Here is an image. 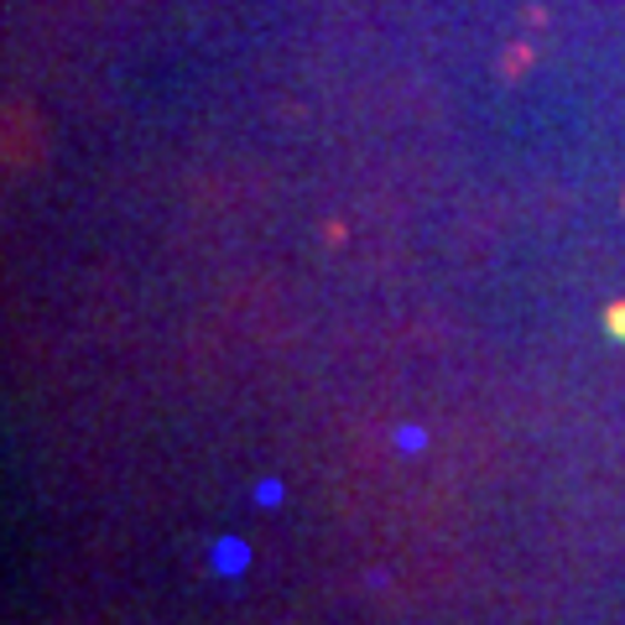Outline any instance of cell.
<instances>
[{"label": "cell", "instance_id": "cell-1", "mask_svg": "<svg viewBox=\"0 0 625 625\" xmlns=\"http://www.w3.org/2000/svg\"><path fill=\"white\" fill-rule=\"evenodd\" d=\"M605 323H609V329H615V334L625 339V303H615V308H609V313H605Z\"/></svg>", "mask_w": 625, "mask_h": 625}]
</instances>
